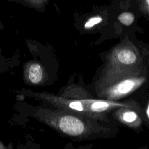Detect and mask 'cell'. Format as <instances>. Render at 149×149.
Here are the masks:
<instances>
[{
    "instance_id": "obj_4",
    "label": "cell",
    "mask_w": 149,
    "mask_h": 149,
    "mask_svg": "<svg viewBox=\"0 0 149 149\" xmlns=\"http://www.w3.org/2000/svg\"><path fill=\"white\" fill-rule=\"evenodd\" d=\"M27 77L31 83H39L43 77V70L41 66L37 63H31L27 69Z\"/></svg>"
},
{
    "instance_id": "obj_10",
    "label": "cell",
    "mask_w": 149,
    "mask_h": 149,
    "mask_svg": "<svg viewBox=\"0 0 149 149\" xmlns=\"http://www.w3.org/2000/svg\"><path fill=\"white\" fill-rule=\"evenodd\" d=\"M147 115L148 118H149V104H148V107H147Z\"/></svg>"
},
{
    "instance_id": "obj_9",
    "label": "cell",
    "mask_w": 149,
    "mask_h": 149,
    "mask_svg": "<svg viewBox=\"0 0 149 149\" xmlns=\"http://www.w3.org/2000/svg\"><path fill=\"white\" fill-rule=\"evenodd\" d=\"M102 21V18L100 16H96L90 17L84 24V28L86 29H88L92 28L95 25H97L100 23Z\"/></svg>"
},
{
    "instance_id": "obj_13",
    "label": "cell",
    "mask_w": 149,
    "mask_h": 149,
    "mask_svg": "<svg viewBox=\"0 0 149 149\" xmlns=\"http://www.w3.org/2000/svg\"><path fill=\"white\" fill-rule=\"evenodd\" d=\"M1 23H0V27H1Z\"/></svg>"
},
{
    "instance_id": "obj_8",
    "label": "cell",
    "mask_w": 149,
    "mask_h": 149,
    "mask_svg": "<svg viewBox=\"0 0 149 149\" xmlns=\"http://www.w3.org/2000/svg\"><path fill=\"white\" fill-rule=\"evenodd\" d=\"M137 113L133 111H127L123 113L122 118L123 120L127 123H132L136 121L137 119Z\"/></svg>"
},
{
    "instance_id": "obj_3",
    "label": "cell",
    "mask_w": 149,
    "mask_h": 149,
    "mask_svg": "<svg viewBox=\"0 0 149 149\" xmlns=\"http://www.w3.org/2000/svg\"><path fill=\"white\" fill-rule=\"evenodd\" d=\"M143 81L144 78L142 77H132L123 80L108 90L107 97L110 100L119 98L140 86Z\"/></svg>"
},
{
    "instance_id": "obj_7",
    "label": "cell",
    "mask_w": 149,
    "mask_h": 149,
    "mask_svg": "<svg viewBox=\"0 0 149 149\" xmlns=\"http://www.w3.org/2000/svg\"><path fill=\"white\" fill-rule=\"evenodd\" d=\"M26 5L36 9L42 8L48 2V0H22Z\"/></svg>"
},
{
    "instance_id": "obj_12",
    "label": "cell",
    "mask_w": 149,
    "mask_h": 149,
    "mask_svg": "<svg viewBox=\"0 0 149 149\" xmlns=\"http://www.w3.org/2000/svg\"><path fill=\"white\" fill-rule=\"evenodd\" d=\"M3 148V147L2 146H1V144H0V148Z\"/></svg>"
},
{
    "instance_id": "obj_1",
    "label": "cell",
    "mask_w": 149,
    "mask_h": 149,
    "mask_svg": "<svg viewBox=\"0 0 149 149\" xmlns=\"http://www.w3.org/2000/svg\"><path fill=\"white\" fill-rule=\"evenodd\" d=\"M42 97L68 112H74L97 120H105L106 112L115 108L130 107L126 103L88 97L86 93L77 94L74 88L67 89L62 97L43 95Z\"/></svg>"
},
{
    "instance_id": "obj_2",
    "label": "cell",
    "mask_w": 149,
    "mask_h": 149,
    "mask_svg": "<svg viewBox=\"0 0 149 149\" xmlns=\"http://www.w3.org/2000/svg\"><path fill=\"white\" fill-rule=\"evenodd\" d=\"M52 125L64 134L77 138L87 139L91 135L105 133V127L99 125L97 119L69 112L54 115Z\"/></svg>"
},
{
    "instance_id": "obj_11",
    "label": "cell",
    "mask_w": 149,
    "mask_h": 149,
    "mask_svg": "<svg viewBox=\"0 0 149 149\" xmlns=\"http://www.w3.org/2000/svg\"><path fill=\"white\" fill-rule=\"evenodd\" d=\"M146 3H147V4L148 5V9H149V0H146Z\"/></svg>"
},
{
    "instance_id": "obj_5",
    "label": "cell",
    "mask_w": 149,
    "mask_h": 149,
    "mask_svg": "<svg viewBox=\"0 0 149 149\" xmlns=\"http://www.w3.org/2000/svg\"><path fill=\"white\" fill-rule=\"evenodd\" d=\"M117 58L120 63L124 65H132L137 60L136 54L132 50L125 49L119 51L117 55Z\"/></svg>"
},
{
    "instance_id": "obj_6",
    "label": "cell",
    "mask_w": 149,
    "mask_h": 149,
    "mask_svg": "<svg viewBox=\"0 0 149 149\" xmlns=\"http://www.w3.org/2000/svg\"><path fill=\"white\" fill-rule=\"evenodd\" d=\"M118 19L121 23L128 26L133 23L134 20V16L132 13L125 12L120 13L118 16Z\"/></svg>"
}]
</instances>
